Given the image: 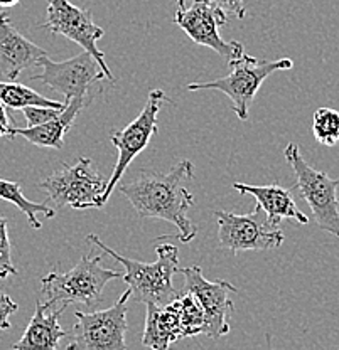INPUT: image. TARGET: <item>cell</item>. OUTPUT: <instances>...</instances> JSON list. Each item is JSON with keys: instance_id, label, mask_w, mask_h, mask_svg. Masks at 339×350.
<instances>
[{"instance_id": "obj_1", "label": "cell", "mask_w": 339, "mask_h": 350, "mask_svg": "<svg viewBox=\"0 0 339 350\" xmlns=\"http://www.w3.org/2000/svg\"><path fill=\"white\" fill-rule=\"evenodd\" d=\"M194 178V165L181 160L167 174L142 170L130 182H122L118 191L129 199L140 217L162 219L176 226L181 243H191L198 236V226L188 217L194 206V196L184 182Z\"/></svg>"}, {"instance_id": "obj_2", "label": "cell", "mask_w": 339, "mask_h": 350, "mask_svg": "<svg viewBox=\"0 0 339 350\" xmlns=\"http://www.w3.org/2000/svg\"><path fill=\"white\" fill-rule=\"evenodd\" d=\"M88 243L100 247L105 254L123 266L125 273L122 275L123 282L129 284L130 298L138 304H152L164 306L177 297L174 288L173 276L179 271V251L174 244L162 243L155 247L158 260L154 262H142L122 256L103 243L97 234L86 236Z\"/></svg>"}, {"instance_id": "obj_3", "label": "cell", "mask_w": 339, "mask_h": 350, "mask_svg": "<svg viewBox=\"0 0 339 350\" xmlns=\"http://www.w3.org/2000/svg\"><path fill=\"white\" fill-rule=\"evenodd\" d=\"M115 278H122V273L103 268L100 254H85L69 271H51L41 280L39 301L47 310L53 306L68 308L71 304H81L95 310L100 305L107 283Z\"/></svg>"}, {"instance_id": "obj_4", "label": "cell", "mask_w": 339, "mask_h": 350, "mask_svg": "<svg viewBox=\"0 0 339 350\" xmlns=\"http://www.w3.org/2000/svg\"><path fill=\"white\" fill-rule=\"evenodd\" d=\"M229 75L218 78L214 81L191 83L186 86L189 91L214 90L221 91L231 100L233 111L240 120H249L250 105L253 103L262 83L275 71H287L294 68V61L289 57L275 61H258L257 57L243 53L238 59L228 61Z\"/></svg>"}, {"instance_id": "obj_5", "label": "cell", "mask_w": 339, "mask_h": 350, "mask_svg": "<svg viewBox=\"0 0 339 350\" xmlns=\"http://www.w3.org/2000/svg\"><path fill=\"white\" fill-rule=\"evenodd\" d=\"M36 64L42 68V72L32 75L31 81H41L56 93L63 94L64 105L71 100H83L90 105L101 91V81H110L97 59L86 51L63 63H56L45 56Z\"/></svg>"}, {"instance_id": "obj_6", "label": "cell", "mask_w": 339, "mask_h": 350, "mask_svg": "<svg viewBox=\"0 0 339 350\" xmlns=\"http://www.w3.org/2000/svg\"><path fill=\"white\" fill-rule=\"evenodd\" d=\"M286 160L292 167L295 178V189L302 199L311 207L312 217L323 231L331 232L339 239V180L331 178L326 172L309 165L301 155L299 145L289 144L286 148Z\"/></svg>"}, {"instance_id": "obj_7", "label": "cell", "mask_w": 339, "mask_h": 350, "mask_svg": "<svg viewBox=\"0 0 339 350\" xmlns=\"http://www.w3.org/2000/svg\"><path fill=\"white\" fill-rule=\"evenodd\" d=\"M38 187L58 206H69L73 209H101L105 206L107 182L95 170L91 159L86 157H79L75 163H64L60 170L39 182Z\"/></svg>"}, {"instance_id": "obj_8", "label": "cell", "mask_w": 339, "mask_h": 350, "mask_svg": "<svg viewBox=\"0 0 339 350\" xmlns=\"http://www.w3.org/2000/svg\"><path fill=\"white\" fill-rule=\"evenodd\" d=\"M129 300L130 290H127L110 308L75 312L76 323L66 350H127Z\"/></svg>"}, {"instance_id": "obj_9", "label": "cell", "mask_w": 339, "mask_h": 350, "mask_svg": "<svg viewBox=\"0 0 339 350\" xmlns=\"http://www.w3.org/2000/svg\"><path fill=\"white\" fill-rule=\"evenodd\" d=\"M174 22L189 36L191 41L210 47L226 61L238 59L245 53L243 44L225 41L220 36V27L228 22V17L213 0H194L191 7H186V0H177Z\"/></svg>"}, {"instance_id": "obj_10", "label": "cell", "mask_w": 339, "mask_h": 350, "mask_svg": "<svg viewBox=\"0 0 339 350\" xmlns=\"http://www.w3.org/2000/svg\"><path fill=\"white\" fill-rule=\"evenodd\" d=\"M164 103H174V101L167 98L160 90L151 91L147 98V105L142 109L140 115L123 130L112 133V144L118 150V160H116L115 169L110 175V180L107 182L103 204H107V200L110 199L113 191L116 189V184L120 182L122 175L125 174V170L129 169L130 163L134 162V159L147 148L151 138L158 133V116Z\"/></svg>"}, {"instance_id": "obj_11", "label": "cell", "mask_w": 339, "mask_h": 350, "mask_svg": "<svg viewBox=\"0 0 339 350\" xmlns=\"http://www.w3.org/2000/svg\"><path fill=\"white\" fill-rule=\"evenodd\" d=\"M218 219V241L223 250L231 253L242 251H268L282 246L284 232L272 228L267 217L262 216L260 206L249 214H235L228 211H213Z\"/></svg>"}, {"instance_id": "obj_12", "label": "cell", "mask_w": 339, "mask_h": 350, "mask_svg": "<svg viewBox=\"0 0 339 350\" xmlns=\"http://www.w3.org/2000/svg\"><path fill=\"white\" fill-rule=\"evenodd\" d=\"M42 27L53 34L64 36L69 41L81 46L97 59L105 76L112 83L115 81L103 53L98 49L97 44L105 36V31L95 24L88 10L73 5L69 0H47V19Z\"/></svg>"}, {"instance_id": "obj_13", "label": "cell", "mask_w": 339, "mask_h": 350, "mask_svg": "<svg viewBox=\"0 0 339 350\" xmlns=\"http://www.w3.org/2000/svg\"><path fill=\"white\" fill-rule=\"evenodd\" d=\"M179 275L186 278V291L194 295L196 300L201 305L206 320V332L204 335L218 340L229 332L228 317L233 312V301L229 295L236 293L238 288L223 280L210 282L203 276L199 266L179 268Z\"/></svg>"}, {"instance_id": "obj_14", "label": "cell", "mask_w": 339, "mask_h": 350, "mask_svg": "<svg viewBox=\"0 0 339 350\" xmlns=\"http://www.w3.org/2000/svg\"><path fill=\"white\" fill-rule=\"evenodd\" d=\"M45 56H47L46 51L24 38L5 12L0 10V78L16 81L24 69L31 68Z\"/></svg>"}, {"instance_id": "obj_15", "label": "cell", "mask_w": 339, "mask_h": 350, "mask_svg": "<svg viewBox=\"0 0 339 350\" xmlns=\"http://www.w3.org/2000/svg\"><path fill=\"white\" fill-rule=\"evenodd\" d=\"M233 189L238 194H250L255 197L260 209L265 213L267 222L272 228H279L284 219H294L299 224H309V217L295 204L292 192L280 185H250L235 182Z\"/></svg>"}, {"instance_id": "obj_16", "label": "cell", "mask_w": 339, "mask_h": 350, "mask_svg": "<svg viewBox=\"0 0 339 350\" xmlns=\"http://www.w3.org/2000/svg\"><path fill=\"white\" fill-rule=\"evenodd\" d=\"M46 306L38 301L31 322L25 327L23 337L12 345L14 350H56L60 342L66 337V330L60 325V319L66 308L58 306L54 312L46 313Z\"/></svg>"}, {"instance_id": "obj_17", "label": "cell", "mask_w": 339, "mask_h": 350, "mask_svg": "<svg viewBox=\"0 0 339 350\" xmlns=\"http://www.w3.org/2000/svg\"><path fill=\"white\" fill-rule=\"evenodd\" d=\"M86 107L88 105L83 100H71L69 103H66L63 111L56 118L51 120V122L42 123V125L38 126H25V129H16L14 126L12 131H10V138L14 140L19 135V137L25 138V140L31 142L36 147L56 148V150H60L64 145V135H66V131L71 129V125L75 123L79 111Z\"/></svg>"}, {"instance_id": "obj_18", "label": "cell", "mask_w": 339, "mask_h": 350, "mask_svg": "<svg viewBox=\"0 0 339 350\" xmlns=\"http://www.w3.org/2000/svg\"><path fill=\"white\" fill-rule=\"evenodd\" d=\"M145 328L142 335V345L152 350H169L171 344L181 340V325L177 308L174 301L159 306L147 304Z\"/></svg>"}, {"instance_id": "obj_19", "label": "cell", "mask_w": 339, "mask_h": 350, "mask_svg": "<svg viewBox=\"0 0 339 350\" xmlns=\"http://www.w3.org/2000/svg\"><path fill=\"white\" fill-rule=\"evenodd\" d=\"M0 103L5 108L23 109L25 107H47L63 109L66 105L61 101L49 100L38 91L16 81H0Z\"/></svg>"}, {"instance_id": "obj_20", "label": "cell", "mask_w": 339, "mask_h": 350, "mask_svg": "<svg viewBox=\"0 0 339 350\" xmlns=\"http://www.w3.org/2000/svg\"><path fill=\"white\" fill-rule=\"evenodd\" d=\"M0 199L7 200V202L14 204L19 211H23L24 216L27 217L29 224L32 229H41L42 224L38 219V214H45L46 217H54L56 213L54 209H51L47 204L42 202H32L27 197L23 194V185L19 182H10L0 178Z\"/></svg>"}, {"instance_id": "obj_21", "label": "cell", "mask_w": 339, "mask_h": 350, "mask_svg": "<svg viewBox=\"0 0 339 350\" xmlns=\"http://www.w3.org/2000/svg\"><path fill=\"white\" fill-rule=\"evenodd\" d=\"M174 305L177 308V317H179L181 335L186 337H196V335H204L206 332V320H204V312L196 300L194 295L184 291L174 298Z\"/></svg>"}, {"instance_id": "obj_22", "label": "cell", "mask_w": 339, "mask_h": 350, "mask_svg": "<svg viewBox=\"0 0 339 350\" xmlns=\"http://www.w3.org/2000/svg\"><path fill=\"white\" fill-rule=\"evenodd\" d=\"M312 133L324 147H334L339 144V111L333 108L316 109L312 116Z\"/></svg>"}, {"instance_id": "obj_23", "label": "cell", "mask_w": 339, "mask_h": 350, "mask_svg": "<svg viewBox=\"0 0 339 350\" xmlns=\"http://www.w3.org/2000/svg\"><path fill=\"white\" fill-rule=\"evenodd\" d=\"M17 269L10 256V239L9 229H7V217L0 214V280H5L9 276H16Z\"/></svg>"}, {"instance_id": "obj_24", "label": "cell", "mask_w": 339, "mask_h": 350, "mask_svg": "<svg viewBox=\"0 0 339 350\" xmlns=\"http://www.w3.org/2000/svg\"><path fill=\"white\" fill-rule=\"evenodd\" d=\"M63 109L47 108V107H25L23 108V113L25 120H27V126H38L56 118Z\"/></svg>"}, {"instance_id": "obj_25", "label": "cell", "mask_w": 339, "mask_h": 350, "mask_svg": "<svg viewBox=\"0 0 339 350\" xmlns=\"http://www.w3.org/2000/svg\"><path fill=\"white\" fill-rule=\"evenodd\" d=\"M19 310V305L5 293L0 290V330H9L10 327V317Z\"/></svg>"}, {"instance_id": "obj_26", "label": "cell", "mask_w": 339, "mask_h": 350, "mask_svg": "<svg viewBox=\"0 0 339 350\" xmlns=\"http://www.w3.org/2000/svg\"><path fill=\"white\" fill-rule=\"evenodd\" d=\"M221 10H225L226 14H231L235 16L236 19H245L247 14V7H245V0H213Z\"/></svg>"}, {"instance_id": "obj_27", "label": "cell", "mask_w": 339, "mask_h": 350, "mask_svg": "<svg viewBox=\"0 0 339 350\" xmlns=\"http://www.w3.org/2000/svg\"><path fill=\"white\" fill-rule=\"evenodd\" d=\"M12 118H9V115H7V108L3 107L2 103H0V138L5 137L9 138V140H12L10 138V131H12Z\"/></svg>"}, {"instance_id": "obj_28", "label": "cell", "mask_w": 339, "mask_h": 350, "mask_svg": "<svg viewBox=\"0 0 339 350\" xmlns=\"http://www.w3.org/2000/svg\"><path fill=\"white\" fill-rule=\"evenodd\" d=\"M21 0H0V7H3V9H9V7H14L17 5Z\"/></svg>"}]
</instances>
